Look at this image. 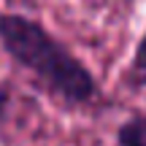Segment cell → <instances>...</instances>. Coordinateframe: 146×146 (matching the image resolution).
Instances as JSON below:
<instances>
[{"instance_id": "obj_2", "label": "cell", "mask_w": 146, "mask_h": 146, "mask_svg": "<svg viewBox=\"0 0 146 146\" xmlns=\"http://www.w3.org/2000/svg\"><path fill=\"white\" fill-rule=\"evenodd\" d=\"M119 143L122 146H146V116L127 122L119 130Z\"/></svg>"}, {"instance_id": "obj_1", "label": "cell", "mask_w": 146, "mask_h": 146, "mask_svg": "<svg viewBox=\"0 0 146 146\" xmlns=\"http://www.w3.org/2000/svg\"><path fill=\"white\" fill-rule=\"evenodd\" d=\"M0 41L5 52L27 65L52 92L70 103L92 98L95 84L87 68L70 57L43 27L25 16H0Z\"/></svg>"}, {"instance_id": "obj_3", "label": "cell", "mask_w": 146, "mask_h": 146, "mask_svg": "<svg viewBox=\"0 0 146 146\" xmlns=\"http://www.w3.org/2000/svg\"><path fill=\"white\" fill-rule=\"evenodd\" d=\"M130 84H135V87H143L146 84V35H143V41L138 43L135 60H133V65H130Z\"/></svg>"}]
</instances>
